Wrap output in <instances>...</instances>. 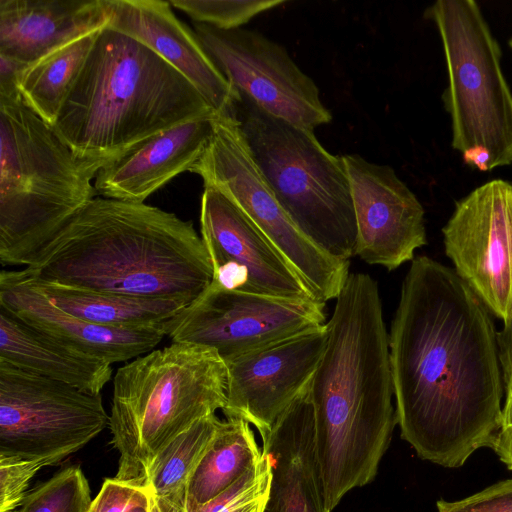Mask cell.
<instances>
[{
    "instance_id": "25",
    "label": "cell",
    "mask_w": 512,
    "mask_h": 512,
    "mask_svg": "<svg viewBox=\"0 0 512 512\" xmlns=\"http://www.w3.org/2000/svg\"><path fill=\"white\" fill-rule=\"evenodd\" d=\"M101 29L66 43L19 74L16 85L22 99L51 126Z\"/></svg>"
},
{
    "instance_id": "21",
    "label": "cell",
    "mask_w": 512,
    "mask_h": 512,
    "mask_svg": "<svg viewBox=\"0 0 512 512\" xmlns=\"http://www.w3.org/2000/svg\"><path fill=\"white\" fill-rule=\"evenodd\" d=\"M107 23L105 0H0V56L27 67Z\"/></svg>"
},
{
    "instance_id": "28",
    "label": "cell",
    "mask_w": 512,
    "mask_h": 512,
    "mask_svg": "<svg viewBox=\"0 0 512 512\" xmlns=\"http://www.w3.org/2000/svg\"><path fill=\"white\" fill-rule=\"evenodd\" d=\"M270 479L269 458L262 451L258 462L231 486L204 504L186 503L184 512H263Z\"/></svg>"
},
{
    "instance_id": "2",
    "label": "cell",
    "mask_w": 512,
    "mask_h": 512,
    "mask_svg": "<svg viewBox=\"0 0 512 512\" xmlns=\"http://www.w3.org/2000/svg\"><path fill=\"white\" fill-rule=\"evenodd\" d=\"M327 344L309 384L327 507L371 482L395 425L389 334L377 282L350 273L326 322Z\"/></svg>"
},
{
    "instance_id": "10",
    "label": "cell",
    "mask_w": 512,
    "mask_h": 512,
    "mask_svg": "<svg viewBox=\"0 0 512 512\" xmlns=\"http://www.w3.org/2000/svg\"><path fill=\"white\" fill-rule=\"evenodd\" d=\"M108 425L101 394L0 361V455L55 465Z\"/></svg>"
},
{
    "instance_id": "23",
    "label": "cell",
    "mask_w": 512,
    "mask_h": 512,
    "mask_svg": "<svg viewBox=\"0 0 512 512\" xmlns=\"http://www.w3.org/2000/svg\"><path fill=\"white\" fill-rule=\"evenodd\" d=\"M30 280L61 310L109 327L142 328L166 325L188 306L174 300L134 297L41 283L31 278Z\"/></svg>"
},
{
    "instance_id": "22",
    "label": "cell",
    "mask_w": 512,
    "mask_h": 512,
    "mask_svg": "<svg viewBox=\"0 0 512 512\" xmlns=\"http://www.w3.org/2000/svg\"><path fill=\"white\" fill-rule=\"evenodd\" d=\"M0 361L21 370L100 394L111 364L73 350L0 308Z\"/></svg>"
},
{
    "instance_id": "4",
    "label": "cell",
    "mask_w": 512,
    "mask_h": 512,
    "mask_svg": "<svg viewBox=\"0 0 512 512\" xmlns=\"http://www.w3.org/2000/svg\"><path fill=\"white\" fill-rule=\"evenodd\" d=\"M216 115L178 70L138 40L105 26L52 127L96 177L152 136Z\"/></svg>"
},
{
    "instance_id": "32",
    "label": "cell",
    "mask_w": 512,
    "mask_h": 512,
    "mask_svg": "<svg viewBox=\"0 0 512 512\" xmlns=\"http://www.w3.org/2000/svg\"><path fill=\"white\" fill-rule=\"evenodd\" d=\"M150 489L114 478H107L87 512H127L149 499Z\"/></svg>"
},
{
    "instance_id": "1",
    "label": "cell",
    "mask_w": 512,
    "mask_h": 512,
    "mask_svg": "<svg viewBox=\"0 0 512 512\" xmlns=\"http://www.w3.org/2000/svg\"><path fill=\"white\" fill-rule=\"evenodd\" d=\"M388 334L397 424L418 456L456 468L493 448L505 392L497 332L455 270L415 257Z\"/></svg>"
},
{
    "instance_id": "36",
    "label": "cell",
    "mask_w": 512,
    "mask_h": 512,
    "mask_svg": "<svg viewBox=\"0 0 512 512\" xmlns=\"http://www.w3.org/2000/svg\"><path fill=\"white\" fill-rule=\"evenodd\" d=\"M148 511H149V499L135 505L127 512H148Z\"/></svg>"
},
{
    "instance_id": "24",
    "label": "cell",
    "mask_w": 512,
    "mask_h": 512,
    "mask_svg": "<svg viewBox=\"0 0 512 512\" xmlns=\"http://www.w3.org/2000/svg\"><path fill=\"white\" fill-rule=\"evenodd\" d=\"M261 455L262 450L247 421L221 420L190 479L186 503L210 501L256 464Z\"/></svg>"
},
{
    "instance_id": "14",
    "label": "cell",
    "mask_w": 512,
    "mask_h": 512,
    "mask_svg": "<svg viewBox=\"0 0 512 512\" xmlns=\"http://www.w3.org/2000/svg\"><path fill=\"white\" fill-rule=\"evenodd\" d=\"M200 227L213 267V286L276 298L317 301L249 218L213 187H204Z\"/></svg>"
},
{
    "instance_id": "16",
    "label": "cell",
    "mask_w": 512,
    "mask_h": 512,
    "mask_svg": "<svg viewBox=\"0 0 512 512\" xmlns=\"http://www.w3.org/2000/svg\"><path fill=\"white\" fill-rule=\"evenodd\" d=\"M356 218L355 255L389 271L427 243L424 208L392 167L342 155Z\"/></svg>"
},
{
    "instance_id": "12",
    "label": "cell",
    "mask_w": 512,
    "mask_h": 512,
    "mask_svg": "<svg viewBox=\"0 0 512 512\" xmlns=\"http://www.w3.org/2000/svg\"><path fill=\"white\" fill-rule=\"evenodd\" d=\"M194 32L234 89L266 112L313 131L332 120L315 82L287 50L263 34L193 23Z\"/></svg>"
},
{
    "instance_id": "13",
    "label": "cell",
    "mask_w": 512,
    "mask_h": 512,
    "mask_svg": "<svg viewBox=\"0 0 512 512\" xmlns=\"http://www.w3.org/2000/svg\"><path fill=\"white\" fill-rule=\"evenodd\" d=\"M442 233L455 272L505 321L512 312V183L494 179L472 190L455 203Z\"/></svg>"
},
{
    "instance_id": "34",
    "label": "cell",
    "mask_w": 512,
    "mask_h": 512,
    "mask_svg": "<svg viewBox=\"0 0 512 512\" xmlns=\"http://www.w3.org/2000/svg\"><path fill=\"white\" fill-rule=\"evenodd\" d=\"M497 346L506 396L512 393V312L497 332Z\"/></svg>"
},
{
    "instance_id": "30",
    "label": "cell",
    "mask_w": 512,
    "mask_h": 512,
    "mask_svg": "<svg viewBox=\"0 0 512 512\" xmlns=\"http://www.w3.org/2000/svg\"><path fill=\"white\" fill-rule=\"evenodd\" d=\"M43 459H21L0 455V512H14L24 501L29 483L43 467Z\"/></svg>"
},
{
    "instance_id": "18",
    "label": "cell",
    "mask_w": 512,
    "mask_h": 512,
    "mask_svg": "<svg viewBox=\"0 0 512 512\" xmlns=\"http://www.w3.org/2000/svg\"><path fill=\"white\" fill-rule=\"evenodd\" d=\"M106 27L146 45L178 70L216 114L229 113L237 91L209 57L194 31L179 20L169 1L105 0Z\"/></svg>"
},
{
    "instance_id": "8",
    "label": "cell",
    "mask_w": 512,
    "mask_h": 512,
    "mask_svg": "<svg viewBox=\"0 0 512 512\" xmlns=\"http://www.w3.org/2000/svg\"><path fill=\"white\" fill-rule=\"evenodd\" d=\"M424 17L440 35L447 69L443 94L452 147L481 172L512 164V91L501 49L477 2L438 0Z\"/></svg>"
},
{
    "instance_id": "26",
    "label": "cell",
    "mask_w": 512,
    "mask_h": 512,
    "mask_svg": "<svg viewBox=\"0 0 512 512\" xmlns=\"http://www.w3.org/2000/svg\"><path fill=\"white\" fill-rule=\"evenodd\" d=\"M220 422L213 414L177 435L154 458L145 486L184 512L190 479Z\"/></svg>"
},
{
    "instance_id": "5",
    "label": "cell",
    "mask_w": 512,
    "mask_h": 512,
    "mask_svg": "<svg viewBox=\"0 0 512 512\" xmlns=\"http://www.w3.org/2000/svg\"><path fill=\"white\" fill-rule=\"evenodd\" d=\"M227 367L212 348L172 342L117 369L109 428L119 453L115 478L146 487L156 455L226 404Z\"/></svg>"
},
{
    "instance_id": "17",
    "label": "cell",
    "mask_w": 512,
    "mask_h": 512,
    "mask_svg": "<svg viewBox=\"0 0 512 512\" xmlns=\"http://www.w3.org/2000/svg\"><path fill=\"white\" fill-rule=\"evenodd\" d=\"M0 308L61 344L110 364L125 362L152 350L167 335V324L142 328L99 325L53 305L31 282L25 270L0 274Z\"/></svg>"
},
{
    "instance_id": "27",
    "label": "cell",
    "mask_w": 512,
    "mask_h": 512,
    "mask_svg": "<svg viewBox=\"0 0 512 512\" xmlns=\"http://www.w3.org/2000/svg\"><path fill=\"white\" fill-rule=\"evenodd\" d=\"M90 487L78 466H69L29 490L14 512H87Z\"/></svg>"
},
{
    "instance_id": "9",
    "label": "cell",
    "mask_w": 512,
    "mask_h": 512,
    "mask_svg": "<svg viewBox=\"0 0 512 512\" xmlns=\"http://www.w3.org/2000/svg\"><path fill=\"white\" fill-rule=\"evenodd\" d=\"M189 172L232 201L257 227L321 303L335 300L343 289L349 261L326 253L291 220L255 164L235 118L219 114L213 133Z\"/></svg>"
},
{
    "instance_id": "11",
    "label": "cell",
    "mask_w": 512,
    "mask_h": 512,
    "mask_svg": "<svg viewBox=\"0 0 512 512\" xmlns=\"http://www.w3.org/2000/svg\"><path fill=\"white\" fill-rule=\"evenodd\" d=\"M325 303L210 285L167 324L172 342L212 348L226 361L326 324Z\"/></svg>"
},
{
    "instance_id": "35",
    "label": "cell",
    "mask_w": 512,
    "mask_h": 512,
    "mask_svg": "<svg viewBox=\"0 0 512 512\" xmlns=\"http://www.w3.org/2000/svg\"><path fill=\"white\" fill-rule=\"evenodd\" d=\"M151 491V490H150ZM148 512H183L165 499L150 492Z\"/></svg>"
},
{
    "instance_id": "7",
    "label": "cell",
    "mask_w": 512,
    "mask_h": 512,
    "mask_svg": "<svg viewBox=\"0 0 512 512\" xmlns=\"http://www.w3.org/2000/svg\"><path fill=\"white\" fill-rule=\"evenodd\" d=\"M229 113L295 225L330 256L349 261L355 255L357 226L342 156L328 152L313 131L273 116L239 91Z\"/></svg>"
},
{
    "instance_id": "6",
    "label": "cell",
    "mask_w": 512,
    "mask_h": 512,
    "mask_svg": "<svg viewBox=\"0 0 512 512\" xmlns=\"http://www.w3.org/2000/svg\"><path fill=\"white\" fill-rule=\"evenodd\" d=\"M95 177L18 90L0 93V262L28 266L87 202Z\"/></svg>"
},
{
    "instance_id": "19",
    "label": "cell",
    "mask_w": 512,
    "mask_h": 512,
    "mask_svg": "<svg viewBox=\"0 0 512 512\" xmlns=\"http://www.w3.org/2000/svg\"><path fill=\"white\" fill-rule=\"evenodd\" d=\"M271 479L263 512H331L317 458L309 386L262 438Z\"/></svg>"
},
{
    "instance_id": "20",
    "label": "cell",
    "mask_w": 512,
    "mask_h": 512,
    "mask_svg": "<svg viewBox=\"0 0 512 512\" xmlns=\"http://www.w3.org/2000/svg\"><path fill=\"white\" fill-rule=\"evenodd\" d=\"M215 117L156 134L100 169L94 179L97 196L144 203L171 179L190 171L212 136Z\"/></svg>"
},
{
    "instance_id": "37",
    "label": "cell",
    "mask_w": 512,
    "mask_h": 512,
    "mask_svg": "<svg viewBox=\"0 0 512 512\" xmlns=\"http://www.w3.org/2000/svg\"><path fill=\"white\" fill-rule=\"evenodd\" d=\"M508 44H509L510 49L512 50V37L509 39Z\"/></svg>"
},
{
    "instance_id": "15",
    "label": "cell",
    "mask_w": 512,
    "mask_h": 512,
    "mask_svg": "<svg viewBox=\"0 0 512 512\" xmlns=\"http://www.w3.org/2000/svg\"><path fill=\"white\" fill-rule=\"evenodd\" d=\"M326 344L324 324L226 360V418L243 419L265 437L309 386Z\"/></svg>"
},
{
    "instance_id": "33",
    "label": "cell",
    "mask_w": 512,
    "mask_h": 512,
    "mask_svg": "<svg viewBox=\"0 0 512 512\" xmlns=\"http://www.w3.org/2000/svg\"><path fill=\"white\" fill-rule=\"evenodd\" d=\"M492 449L507 468L512 470V393L505 396L501 426Z\"/></svg>"
},
{
    "instance_id": "3",
    "label": "cell",
    "mask_w": 512,
    "mask_h": 512,
    "mask_svg": "<svg viewBox=\"0 0 512 512\" xmlns=\"http://www.w3.org/2000/svg\"><path fill=\"white\" fill-rule=\"evenodd\" d=\"M24 270L36 282L187 305L213 278L191 221L101 196L72 216Z\"/></svg>"
},
{
    "instance_id": "29",
    "label": "cell",
    "mask_w": 512,
    "mask_h": 512,
    "mask_svg": "<svg viewBox=\"0 0 512 512\" xmlns=\"http://www.w3.org/2000/svg\"><path fill=\"white\" fill-rule=\"evenodd\" d=\"M170 5L187 14L195 23L217 29L241 28L253 17L282 5V0H170Z\"/></svg>"
},
{
    "instance_id": "31",
    "label": "cell",
    "mask_w": 512,
    "mask_h": 512,
    "mask_svg": "<svg viewBox=\"0 0 512 512\" xmlns=\"http://www.w3.org/2000/svg\"><path fill=\"white\" fill-rule=\"evenodd\" d=\"M438 512H512V479L455 502L437 501Z\"/></svg>"
}]
</instances>
